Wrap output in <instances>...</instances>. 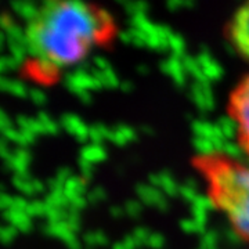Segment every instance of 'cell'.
Here are the masks:
<instances>
[{"label": "cell", "mask_w": 249, "mask_h": 249, "mask_svg": "<svg viewBox=\"0 0 249 249\" xmlns=\"http://www.w3.org/2000/svg\"><path fill=\"white\" fill-rule=\"evenodd\" d=\"M194 168L204 178L209 201L249 241L248 165L223 152H205L194 158Z\"/></svg>", "instance_id": "2"}, {"label": "cell", "mask_w": 249, "mask_h": 249, "mask_svg": "<svg viewBox=\"0 0 249 249\" xmlns=\"http://www.w3.org/2000/svg\"><path fill=\"white\" fill-rule=\"evenodd\" d=\"M227 36L235 52L249 61V0L234 13L229 22Z\"/></svg>", "instance_id": "4"}, {"label": "cell", "mask_w": 249, "mask_h": 249, "mask_svg": "<svg viewBox=\"0 0 249 249\" xmlns=\"http://www.w3.org/2000/svg\"><path fill=\"white\" fill-rule=\"evenodd\" d=\"M29 53L55 68L83 61L116 36L115 19L88 0H46L27 27Z\"/></svg>", "instance_id": "1"}, {"label": "cell", "mask_w": 249, "mask_h": 249, "mask_svg": "<svg viewBox=\"0 0 249 249\" xmlns=\"http://www.w3.org/2000/svg\"><path fill=\"white\" fill-rule=\"evenodd\" d=\"M229 115L235 124L240 147L249 155V73L230 94Z\"/></svg>", "instance_id": "3"}]
</instances>
